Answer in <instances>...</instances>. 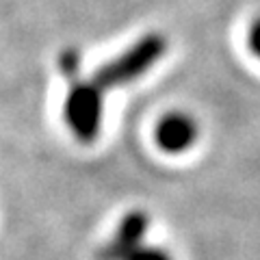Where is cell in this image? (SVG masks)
Listing matches in <instances>:
<instances>
[{
  "instance_id": "obj_1",
  "label": "cell",
  "mask_w": 260,
  "mask_h": 260,
  "mask_svg": "<svg viewBox=\"0 0 260 260\" xmlns=\"http://www.w3.org/2000/svg\"><path fill=\"white\" fill-rule=\"evenodd\" d=\"M80 56L76 50H65L61 54V70L68 78V95L63 104V117L74 137L83 143L95 141L102 128L104 91H100L91 80H80L78 76Z\"/></svg>"
},
{
  "instance_id": "obj_2",
  "label": "cell",
  "mask_w": 260,
  "mask_h": 260,
  "mask_svg": "<svg viewBox=\"0 0 260 260\" xmlns=\"http://www.w3.org/2000/svg\"><path fill=\"white\" fill-rule=\"evenodd\" d=\"M167 46V37L162 32H145L141 39H137L133 46H128L115 59L100 65L91 76V83L104 93L109 89L135 83L137 78L145 76L165 56Z\"/></svg>"
},
{
  "instance_id": "obj_3",
  "label": "cell",
  "mask_w": 260,
  "mask_h": 260,
  "mask_svg": "<svg viewBox=\"0 0 260 260\" xmlns=\"http://www.w3.org/2000/svg\"><path fill=\"white\" fill-rule=\"evenodd\" d=\"M150 219L143 210L128 213L113 239L98 251V260H174L165 249L145 243Z\"/></svg>"
},
{
  "instance_id": "obj_4",
  "label": "cell",
  "mask_w": 260,
  "mask_h": 260,
  "mask_svg": "<svg viewBox=\"0 0 260 260\" xmlns=\"http://www.w3.org/2000/svg\"><path fill=\"white\" fill-rule=\"evenodd\" d=\"M198 141V121L180 111L167 113L156 126V143L167 154H182Z\"/></svg>"
},
{
  "instance_id": "obj_5",
  "label": "cell",
  "mask_w": 260,
  "mask_h": 260,
  "mask_svg": "<svg viewBox=\"0 0 260 260\" xmlns=\"http://www.w3.org/2000/svg\"><path fill=\"white\" fill-rule=\"evenodd\" d=\"M247 44H249V50L254 52V56L260 59V18L251 22L249 32H247Z\"/></svg>"
}]
</instances>
